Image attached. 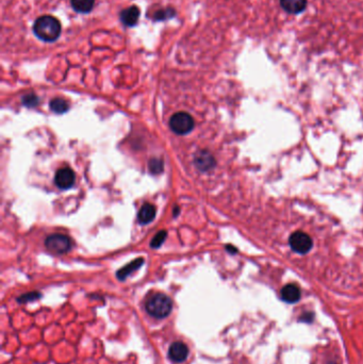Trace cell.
Listing matches in <instances>:
<instances>
[{"mask_svg":"<svg viewBox=\"0 0 363 364\" xmlns=\"http://www.w3.org/2000/svg\"><path fill=\"white\" fill-rule=\"evenodd\" d=\"M33 32L41 41L54 42L61 34V24L51 15L41 16L33 25Z\"/></svg>","mask_w":363,"mask_h":364,"instance_id":"cell-1","label":"cell"},{"mask_svg":"<svg viewBox=\"0 0 363 364\" xmlns=\"http://www.w3.org/2000/svg\"><path fill=\"white\" fill-rule=\"evenodd\" d=\"M145 309L153 318H164L169 317L170 313L172 312L173 302L165 294L155 293L146 299Z\"/></svg>","mask_w":363,"mask_h":364,"instance_id":"cell-2","label":"cell"},{"mask_svg":"<svg viewBox=\"0 0 363 364\" xmlns=\"http://www.w3.org/2000/svg\"><path fill=\"white\" fill-rule=\"evenodd\" d=\"M194 118L186 112H178V113L174 114L170 120V128L174 134L179 136L190 134L194 129Z\"/></svg>","mask_w":363,"mask_h":364,"instance_id":"cell-3","label":"cell"},{"mask_svg":"<svg viewBox=\"0 0 363 364\" xmlns=\"http://www.w3.org/2000/svg\"><path fill=\"white\" fill-rule=\"evenodd\" d=\"M45 246L54 254H66L73 247V241L69 236L61 233H54L47 236Z\"/></svg>","mask_w":363,"mask_h":364,"instance_id":"cell-4","label":"cell"},{"mask_svg":"<svg viewBox=\"0 0 363 364\" xmlns=\"http://www.w3.org/2000/svg\"><path fill=\"white\" fill-rule=\"evenodd\" d=\"M289 244L295 253L301 255L309 253L313 245L311 237L303 231H296L292 233L289 239Z\"/></svg>","mask_w":363,"mask_h":364,"instance_id":"cell-5","label":"cell"},{"mask_svg":"<svg viewBox=\"0 0 363 364\" xmlns=\"http://www.w3.org/2000/svg\"><path fill=\"white\" fill-rule=\"evenodd\" d=\"M75 173L72 169L69 167H63V169L59 170L55 174L54 182L58 187L61 190H68L71 188L75 183Z\"/></svg>","mask_w":363,"mask_h":364,"instance_id":"cell-6","label":"cell"},{"mask_svg":"<svg viewBox=\"0 0 363 364\" xmlns=\"http://www.w3.org/2000/svg\"><path fill=\"white\" fill-rule=\"evenodd\" d=\"M194 164L200 172H209L215 166V159L208 150H200L194 157Z\"/></svg>","mask_w":363,"mask_h":364,"instance_id":"cell-7","label":"cell"},{"mask_svg":"<svg viewBox=\"0 0 363 364\" xmlns=\"http://www.w3.org/2000/svg\"><path fill=\"white\" fill-rule=\"evenodd\" d=\"M188 355V348L183 342H174L169 349V357L174 362H183Z\"/></svg>","mask_w":363,"mask_h":364,"instance_id":"cell-8","label":"cell"},{"mask_svg":"<svg viewBox=\"0 0 363 364\" xmlns=\"http://www.w3.org/2000/svg\"><path fill=\"white\" fill-rule=\"evenodd\" d=\"M139 14H141V12H139V9L137 6L131 5L129 8L125 9L121 12L120 14L121 22L127 27H135L138 22Z\"/></svg>","mask_w":363,"mask_h":364,"instance_id":"cell-9","label":"cell"},{"mask_svg":"<svg viewBox=\"0 0 363 364\" xmlns=\"http://www.w3.org/2000/svg\"><path fill=\"white\" fill-rule=\"evenodd\" d=\"M302 296V292L299 286L294 284V283H290L284 285L282 290H281V298L287 302L289 304H294L297 303L299 299H301Z\"/></svg>","mask_w":363,"mask_h":364,"instance_id":"cell-10","label":"cell"},{"mask_svg":"<svg viewBox=\"0 0 363 364\" xmlns=\"http://www.w3.org/2000/svg\"><path fill=\"white\" fill-rule=\"evenodd\" d=\"M280 4L288 13L298 14L306 9L307 0H280Z\"/></svg>","mask_w":363,"mask_h":364,"instance_id":"cell-11","label":"cell"},{"mask_svg":"<svg viewBox=\"0 0 363 364\" xmlns=\"http://www.w3.org/2000/svg\"><path fill=\"white\" fill-rule=\"evenodd\" d=\"M156 207L151 204H145L138 211L137 220L142 225H147L151 223L156 216Z\"/></svg>","mask_w":363,"mask_h":364,"instance_id":"cell-12","label":"cell"},{"mask_svg":"<svg viewBox=\"0 0 363 364\" xmlns=\"http://www.w3.org/2000/svg\"><path fill=\"white\" fill-rule=\"evenodd\" d=\"M143 263H144V259L143 258L136 259V260L130 262L129 264L125 265V267L122 270L117 271V273H116L117 278L120 279V280H125L129 275H131L132 273L136 272V270H138L139 268H141L142 265H143Z\"/></svg>","mask_w":363,"mask_h":364,"instance_id":"cell-13","label":"cell"},{"mask_svg":"<svg viewBox=\"0 0 363 364\" xmlns=\"http://www.w3.org/2000/svg\"><path fill=\"white\" fill-rule=\"evenodd\" d=\"M72 6L79 13H90L93 10L95 0H71Z\"/></svg>","mask_w":363,"mask_h":364,"instance_id":"cell-14","label":"cell"},{"mask_svg":"<svg viewBox=\"0 0 363 364\" xmlns=\"http://www.w3.org/2000/svg\"><path fill=\"white\" fill-rule=\"evenodd\" d=\"M49 108L57 114H63L69 109L68 102L63 98H54L49 102Z\"/></svg>","mask_w":363,"mask_h":364,"instance_id":"cell-15","label":"cell"},{"mask_svg":"<svg viewBox=\"0 0 363 364\" xmlns=\"http://www.w3.org/2000/svg\"><path fill=\"white\" fill-rule=\"evenodd\" d=\"M148 170L152 175L161 174L164 170V163L161 159L152 158L148 162Z\"/></svg>","mask_w":363,"mask_h":364,"instance_id":"cell-16","label":"cell"},{"mask_svg":"<svg viewBox=\"0 0 363 364\" xmlns=\"http://www.w3.org/2000/svg\"><path fill=\"white\" fill-rule=\"evenodd\" d=\"M166 237H167V232L165 230L159 231V232L152 237V240L150 242V246L152 248H159L165 242Z\"/></svg>","mask_w":363,"mask_h":364,"instance_id":"cell-17","label":"cell"},{"mask_svg":"<svg viewBox=\"0 0 363 364\" xmlns=\"http://www.w3.org/2000/svg\"><path fill=\"white\" fill-rule=\"evenodd\" d=\"M23 104L25 107H28V108H34L37 107L38 104L40 103V99L39 97L36 95V94H27L23 97Z\"/></svg>","mask_w":363,"mask_h":364,"instance_id":"cell-18","label":"cell"},{"mask_svg":"<svg viewBox=\"0 0 363 364\" xmlns=\"http://www.w3.org/2000/svg\"><path fill=\"white\" fill-rule=\"evenodd\" d=\"M40 297H41V293H39V292H30V293L24 294V295L18 297L17 302L19 304H25V303H28V302H32V300L39 299Z\"/></svg>","mask_w":363,"mask_h":364,"instance_id":"cell-19","label":"cell"},{"mask_svg":"<svg viewBox=\"0 0 363 364\" xmlns=\"http://www.w3.org/2000/svg\"><path fill=\"white\" fill-rule=\"evenodd\" d=\"M175 15V11L173 9H164V10H160L155 14V19L157 20H164L166 18L173 17Z\"/></svg>","mask_w":363,"mask_h":364,"instance_id":"cell-20","label":"cell"},{"mask_svg":"<svg viewBox=\"0 0 363 364\" xmlns=\"http://www.w3.org/2000/svg\"><path fill=\"white\" fill-rule=\"evenodd\" d=\"M312 318H313V313L311 312H306L303 314V317H302V319L306 321V323H310Z\"/></svg>","mask_w":363,"mask_h":364,"instance_id":"cell-21","label":"cell"}]
</instances>
